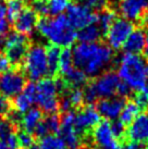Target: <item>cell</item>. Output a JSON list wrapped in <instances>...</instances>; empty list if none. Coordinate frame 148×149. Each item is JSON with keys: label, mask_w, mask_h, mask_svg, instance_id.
I'll list each match as a JSON object with an SVG mask.
<instances>
[{"label": "cell", "mask_w": 148, "mask_h": 149, "mask_svg": "<svg viewBox=\"0 0 148 149\" xmlns=\"http://www.w3.org/2000/svg\"><path fill=\"white\" fill-rule=\"evenodd\" d=\"M66 17L74 29H81L97 23L98 15L82 3H73L70 4L66 10Z\"/></svg>", "instance_id": "obj_12"}, {"label": "cell", "mask_w": 148, "mask_h": 149, "mask_svg": "<svg viewBox=\"0 0 148 149\" xmlns=\"http://www.w3.org/2000/svg\"><path fill=\"white\" fill-rule=\"evenodd\" d=\"M118 9L121 15L128 21H140L146 17L148 0H119Z\"/></svg>", "instance_id": "obj_13"}, {"label": "cell", "mask_w": 148, "mask_h": 149, "mask_svg": "<svg viewBox=\"0 0 148 149\" xmlns=\"http://www.w3.org/2000/svg\"><path fill=\"white\" fill-rule=\"evenodd\" d=\"M36 149H66V145L60 136L49 134L41 137Z\"/></svg>", "instance_id": "obj_25"}, {"label": "cell", "mask_w": 148, "mask_h": 149, "mask_svg": "<svg viewBox=\"0 0 148 149\" xmlns=\"http://www.w3.org/2000/svg\"><path fill=\"white\" fill-rule=\"evenodd\" d=\"M33 102H35V99L33 97L27 95L24 91H22L21 94H19L17 96L14 97V100H13L14 111L20 113V114H23V113H25L27 110H29L32 108Z\"/></svg>", "instance_id": "obj_24"}, {"label": "cell", "mask_w": 148, "mask_h": 149, "mask_svg": "<svg viewBox=\"0 0 148 149\" xmlns=\"http://www.w3.org/2000/svg\"><path fill=\"white\" fill-rule=\"evenodd\" d=\"M6 8H7V15L9 21L11 22H14V20L25 9L23 0H7Z\"/></svg>", "instance_id": "obj_29"}, {"label": "cell", "mask_w": 148, "mask_h": 149, "mask_svg": "<svg viewBox=\"0 0 148 149\" xmlns=\"http://www.w3.org/2000/svg\"><path fill=\"white\" fill-rule=\"evenodd\" d=\"M125 135L130 141H136L140 144L148 143V114L140 113L134 121L128 124Z\"/></svg>", "instance_id": "obj_15"}, {"label": "cell", "mask_w": 148, "mask_h": 149, "mask_svg": "<svg viewBox=\"0 0 148 149\" xmlns=\"http://www.w3.org/2000/svg\"><path fill=\"white\" fill-rule=\"evenodd\" d=\"M0 120H1V116H0Z\"/></svg>", "instance_id": "obj_48"}, {"label": "cell", "mask_w": 148, "mask_h": 149, "mask_svg": "<svg viewBox=\"0 0 148 149\" xmlns=\"http://www.w3.org/2000/svg\"><path fill=\"white\" fill-rule=\"evenodd\" d=\"M45 124L48 134H56L59 133L60 126H61V119L54 113V114H49L46 118L45 120L43 121Z\"/></svg>", "instance_id": "obj_32"}, {"label": "cell", "mask_w": 148, "mask_h": 149, "mask_svg": "<svg viewBox=\"0 0 148 149\" xmlns=\"http://www.w3.org/2000/svg\"><path fill=\"white\" fill-rule=\"evenodd\" d=\"M134 101L138 104V107H140V109L148 107V81L146 82L144 88L140 91V94H138V95L136 96V98Z\"/></svg>", "instance_id": "obj_34"}, {"label": "cell", "mask_w": 148, "mask_h": 149, "mask_svg": "<svg viewBox=\"0 0 148 149\" xmlns=\"http://www.w3.org/2000/svg\"><path fill=\"white\" fill-rule=\"evenodd\" d=\"M20 149H36V144L33 135L29 132L22 131L17 134Z\"/></svg>", "instance_id": "obj_31"}, {"label": "cell", "mask_w": 148, "mask_h": 149, "mask_svg": "<svg viewBox=\"0 0 148 149\" xmlns=\"http://www.w3.org/2000/svg\"><path fill=\"white\" fill-rule=\"evenodd\" d=\"M115 21V12L110 9H105L97 17V25L101 32H107L111 24Z\"/></svg>", "instance_id": "obj_28"}, {"label": "cell", "mask_w": 148, "mask_h": 149, "mask_svg": "<svg viewBox=\"0 0 148 149\" xmlns=\"http://www.w3.org/2000/svg\"><path fill=\"white\" fill-rule=\"evenodd\" d=\"M11 65H12V63L7 57V54L0 52V74L11 70Z\"/></svg>", "instance_id": "obj_37"}, {"label": "cell", "mask_w": 148, "mask_h": 149, "mask_svg": "<svg viewBox=\"0 0 148 149\" xmlns=\"http://www.w3.org/2000/svg\"><path fill=\"white\" fill-rule=\"evenodd\" d=\"M145 45H146V34L143 29H134L128 36L123 48L125 52L140 54L142 51H144Z\"/></svg>", "instance_id": "obj_18"}, {"label": "cell", "mask_w": 148, "mask_h": 149, "mask_svg": "<svg viewBox=\"0 0 148 149\" xmlns=\"http://www.w3.org/2000/svg\"><path fill=\"white\" fill-rule=\"evenodd\" d=\"M134 31L133 22L124 17L115 19V21L106 32V39L111 49H120L126 42L128 36Z\"/></svg>", "instance_id": "obj_7"}, {"label": "cell", "mask_w": 148, "mask_h": 149, "mask_svg": "<svg viewBox=\"0 0 148 149\" xmlns=\"http://www.w3.org/2000/svg\"><path fill=\"white\" fill-rule=\"evenodd\" d=\"M0 149H10V147L7 145V143L4 141H0Z\"/></svg>", "instance_id": "obj_44"}, {"label": "cell", "mask_w": 148, "mask_h": 149, "mask_svg": "<svg viewBox=\"0 0 148 149\" xmlns=\"http://www.w3.org/2000/svg\"><path fill=\"white\" fill-rule=\"evenodd\" d=\"M144 149H148V143H147V145L145 146V148H144Z\"/></svg>", "instance_id": "obj_47"}, {"label": "cell", "mask_w": 148, "mask_h": 149, "mask_svg": "<svg viewBox=\"0 0 148 149\" xmlns=\"http://www.w3.org/2000/svg\"><path fill=\"white\" fill-rule=\"evenodd\" d=\"M10 110H11V104L9 102L8 98L0 95V116H3L8 114Z\"/></svg>", "instance_id": "obj_38"}, {"label": "cell", "mask_w": 148, "mask_h": 149, "mask_svg": "<svg viewBox=\"0 0 148 149\" xmlns=\"http://www.w3.org/2000/svg\"><path fill=\"white\" fill-rule=\"evenodd\" d=\"M10 32V24L7 20L0 19V39L6 38Z\"/></svg>", "instance_id": "obj_40"}, {"label": "cell", "mask_w": 148, "mask_h": 149, "mask_svg": "<svg viewBox=\"0 0 148 149\" xmlns=\"http://www.w3.org/2000/svg\"><path fill=\"white\" fill-rule=\"evenodd\" d=\"M81 2L91 11H103L107 7V0H81Z\"/></svg>", "instance_id": "obj_33"}, {"label": "cell", "mask_w": 148, "mask_h": 149, "mask_svg": "<svg viewBox=\"0 0 148 149\" xmlns=\"http://www.w3.org/2000/svg\"><path fill=\"white\" fill-rule=\"evenodd\" d=\"M83 102H84L83 91H81L80 88H72L63 96V98L60 101V108L64 112L72 111L73 108L81 107Z\"/></svg>", "instance_id": "obj_20"}, {"label": "cell", "mask_w": 148, "mask_h": 149, "mask_svg": "<svg viewBox=\"0 0 148 149\" xmlns=\"http://www.w3.org/2000/svg\"><path fill=\"white\" fill-rule=\"evenodd\" d=\"M7 143V145L10 147V149H20V145H19V139H17V135H15L14 133L9 134L8 136L4 139H2Z\"/></svg>", "instance_id": "obj_39"}, {"label": "cell", "mask_w": 148, "mask_h": 149, "mask_svg": "<svg viewBox=\"0 0 148 149\" xmlns=\"http://www.w3.org/2000/svg\"><path fill=\"white\" fill-rule=\"evenodd\" d=\"M4 50L6 54L12 64H19L25 58L29 50V38L26 35L14 32L8 34L4 38Z\"/></svg>", "instance_id": "obj_6"}, {"label": "cell", "mask_w": 148, "mask_h": 149, "mask_svg": "<svg viewBox=\"0 0 148 149\" xmlns=\"http://www.w3.org/2000/svg\"><path fill=\"white\" fill-rule=\"evenodd\" d=\"M26 85L24 74L19 70H9L0 74V95L14 98L21 94Z\"/></svg>", "instance_id": "obj_9"}, {"label": "cell", "mask_w": 148, "mask_h": 149, "mask_svg": "<svg viewBox=\"0 0 148 149\" xmlns=\"http://www.w3.org/2000/svg\"><path fill=\"white\" fill-rule=\"evenodd\" d=\"M7 15V8H6V3L2 0H0V19H3Z\"/></svg>", "instance_id": "obj_43"}, {"label": "cell", "mask_w": 148, "mask_h": 149, "mask_svg": "<svg viewBox=\"0 0 148 149\" xmlns=\"http://www.w3.org/2000/svg\"><path fill=\"white\" fill-rule=\"evenodd\" d=\"M111 128H112V132L118 138H121L125 135L126 133V130L124 127V124L121 122V121H114L113 123H111Z\"/></svg>", "instance_id": "obj_36"}, {"label": "cell", "mask_w": 148, "mask_h": 149, "mask_svg": "<svg viewBox=\"0 0 148 149\" xmlns=\"http://www.w3.org/2000/svg\"><path fill=\"white\" fill-rule=\"evenodd\" d=\"M84 149H98L97 147H85Z\"/></svg>", "instance_id": "obj_46"}, {"label": "cell", "mask_w": 148, "mask_h": 149, "mask_svg": "<svg viewBox=\"0 0 148 149\" xmlns=\"http://www.w3.org/2000/svg\"><path fill=\"white\" fill-rule=\"evenodd\" d=\"M147 24H148V22H147Z\"/></svg>", "instance_id": "obj_49"}, {"label": "cell", "mask_w": 148, "mask_h": 149, "mask_svg": "<svg viewBox=\"0 0 148 149\" xmlns=\"http://www.w3.org/2000/svg\"><path fill=\"white\" fill-rule=\"evenodd\" d=\"M74 116H75L74 112H64V114L61 118V126L59 133L64 145L68 146V148L78 149L82 145V137H81L82 134L75 127Z\"/></svg>", "instance_id": "obj_11"}, {"label": "cell", "mask_w": 148, "mask_h": 149, "mask_svg": "<svg viewBox=\"0 0 148 149\" xmlns=\"http://www.w3.org/2000/svg\"><path fill=\"white\" fill-rule=\"evenodd\" d=\"M74 65L87 76H98L110 65L113 50L101 42H80L72 50Z\"/></svg>", "instance_id": "obj_1"}, {"label": "cell", "mask_w": 148, "mask_h": 149, "mask_svg": "<svg viewBox=\"0 0 148 149\" xmlns=\"http://www.w3.org/2000/svg\"><path fill=\"white\" fill-rule=\"evenodd\" d=\"M140 108L138 107V104H136L135 101H130L124 104L122 112L119 116V121H121L124 125L130 124L131 122L134 121L136 116L140 114Z\"/></svg>", "instance_id": "obj_23"}, {"label": "cell", "mask_w": 148, "mask_h": 149, "mask_svg": "<svg viewBox=\"0 0 148 149\" xmlns=\"http://www.w3.org/2000/svg\"><path fill=\"white\" fill-rule=\"evenodd\" d=\"M23 62L25 73L32 81H40L45 79L47 74H49L47 52L44 46H32L25 54Z\"/></svg>", "instance_id": "obj_5"}, {"label": "cell", "mask_w": 148, "mask_h": 149, "mask_svg": "<svg viewBox=\"0 0 148 149\" xmlns=\"http://www.w3.org/2000/svg\"><path fill=\"white\" fill-rule=\"evenodd\" d=\"M101 29L98 25L91 24L84 29H81L77 33V38L80 42H97L101 37Z\"/></svg>", "instance_id": "obj_22"}, {"label": "cell", "mask_w": 148, "mask_h": 149, "mask_svg": "<svg viewBox=\"0 0 148 149\" xmlns=\"http://www.w3.org/2000/svg\"><path fill=\"white\" fill-rule=\"evenodd\" d=\"M38 33L57 47H69L77 38V33L71 25L66 15L60 14L54 17H44L36 26Z\"/></svg>", "instance_id": "obj_2"}, {"label": "cell", "mask_w": 148, "mask_h": 149, "mask_svg": "<svg viewBox=\"0 0 148 149\" xmlns=\"http://www.w3.org/2000/svg\"><path fill=\"white\" fill-rule=\"evenodd\" d=\"M41 121H43V111L37 108H31L21 116L20 124L23 131L33 133Z\"/></svg>", "instance_id": "obj_19"}, {"label": "cell", "mask_w": 148, "mask_h": 149, "mask_svg": "<svg viewBox=\"0 0 148 149\" xmlns=\"http://www.w3.org/2000/svg\"><path fill=\"white\" fill-rule=\"evenodd\" d=\"M130 93H131L130 87H128L126 84H124L123 82H121L119 85V88H118V94H117V95L123 98V97H126Z\"/></svg>", "instance_id": "obj_41"}, {"label": "cell", "mask_w": 148, "mask_h": 149, "mask_svg": "<svg viewBox=\"0 0 148 149\" xmlns=\"http://www.w3.org/2000/svg\"><path fill=\"white\" fill-rule=\"evenodd\" d=\"M48 7V14L51 15H60L66 11L71 4V0H46Z\"/></svg>", "instance_id": "obj_30"}, {"label": "cell", "mask_w": 148, "mask_h": 149, "mask_svg": "<svg viewBox=\"0 0 148 149\" xmlns=\"http://www.w3.org/2000/svg\"><path fill=\"white\" fill-rule=\"evenodd\" d=\"M121 83L118 74L112 71L103 72L89 85L97 98H110L118 94V88Z\"/></svg>", "instance_id": "obj_8"}, {"label": "cell", "mask_w": 148, "mask_h": 149, "mask_svg": "<svg viewBox=\"0 0 148 149\" xmlns=\"http://www.w3.org/2000/svg\"><path fill=\"white\" fill-rule=\"evenodd\" d=\"M100 122V114L98 110L91 104L82 108L75 113L74 123L75 127L81 134L86 133L91 130H94Z\"/></svg>", "instance_id": "obj_14"}, {"label": "cell", "mask_w": 148, "mask_h": 149, "mask_svg": "<svg viewBox=\"0 0 148 149\" xmlns=\"http://www.w3.org/2000/svg\"><path fill=\"white\" fill-rule=\"evenodd\" d=\"M118 76L131 91H142L148 81L147 62L140 54L125 52L118 63Z\"/></svg>", "instance_id": "obj_3"}, {"label": "cell", "mask_w": 148, "mask_h": 149, "mask_svg": "<svg viewBox=\"0 0 148 149\" xmlns=\"http://www.w3.org/2000/svg\"><path fill=\"white\" fill-rule=\"evenodd\" d=\"M13 23H14V29L17 33L27 36L33 33V31L36 29L37 23H38L37 13L33 9L25 8Z\"/></svg>", "instance_id": "obj_17"}, {"label": "cell", "mask_w": 148, "mask_h": 149, "mask_svg": "<svg viewBox=\"0 0 148 149\" xmlns=\"http://www.w3.org/2000/svg\"><path fill=\"white\" fill-rule=\"evenodd\" d=\"M47 52V62H48V71L50 75H54L58 72V65H59V58L61 50L57 46L51 45L46 49Z\"/></svg>", "instance_id": "obj_26"}, {"label": "cell", "mask_w": 148, "mask_h": 149, "mask_svg": "<svg viewBox=\"0 0 148 149\" xmlns=\"http://www.w3.org/2000/svg\"><path fill=\"white\" fill-rule=\"evenodd\" d=\"M124 104L125 102L122 97H110L100 100L96 109L98 110L99 114L107 121H115L119 119Z\"/></svg>", "instance_id": "obj_16"}, {"label": "cell", "mask_w": 148, "mask_h": 149, "mask_svg": "<svg viewBox=\"0 0 148 149\" xmlns=\"http://www.w3.org/2000/svg\"><path fill=\"white\" fill-rule=\"evenodd\" d=\"M91 137L98 149H122L123 147L119 138L112 132L111 123L107 120L99 122L93 130Z\"/></svg>", "instance_id": "obj_10"}, {"label": "cell", "mask_w": 148, "mask_h": 149, "mask_svg": "<svg viewBox=\"0 0 148 149\" xmlns=\"http://www.w3.org/2000/svg\"><path fill=\"white\" fill-rule=\"evenodd\" d=\"M122 149H142V146H140V143L130 141L122 147Z\"/></svg>", "instance_id": "obj_42"}, {"label": "cell", "mask_w": 148, "mask_h": 149, "mask_svg": "<svg viewBox=\"0 0 148 149\" xmlns=\"http://www.w3.org/2000/svg\"><path fill=\"white\" fill-rule=\"evenodd\" d=\"M12 132V122L7 120H0V138L4 139L9 134Z\"/></svg>", "instance_id": "obj_35"}, {"label": "cell", "mask_w": 148, "mask_h": 149, "mask_svg": "<svg viewBox=\"0 0 148 149\" xmlns=\"http://www.w3.org/2000/svg\"><path fill=\"white\" fill-rule=\"evenodd\" d=\"M145 54H146V56L148 57V35L146 36V45H145Z\"/></svg>", "instance_id": "obj_45"}, {"label": "cell", "mask_w": 148, "mask_h": 149, "mask_svg": "<svg viewBox=\"0 0 148 149\" xmlns=\"http://www.w3.org/2000/svg\"><path fill=\"white\" fill-rule=\"evenodd\" d=\"M66 88L63 79H52L45 77L36 84V102L40 110L48 114H54L60 109V101L58 95Z\"/></svg>", "instance_id": "obj_4"}, {"label": "cell", "mask_w": 148, "mask_h": 149, "mask_svg": "<svg viewBox=\"0 0 148 149\" xmlns=\"http://www.w3.org/2000/svg\"><path fill=\"white\" fill-rule=\"evenodd\" d=\"M74 68V61H73V54L70 49L61 50L60 52V58H59V65H58V71H60L62 74L64 75L69 71Z\"/></svg>", "instance_id": "obj_27"}, {"label": "cell", "mask_w": 148, "mask_h": 149, "mask_svg": "<svg viewBox=\"0 0 148 149\" xmlns=\"http://www.w3.org/2000/svg\"><path fill=\"white\" fill-rule=\"evenodd\" d=\"M87 76L82 70L74 66L72 68L68 73L64 74L63 82L66 84V87H72V88H80L84 86L87 82Z\"/></svg>", "instance_id": "obj_21"}]
</instances>
